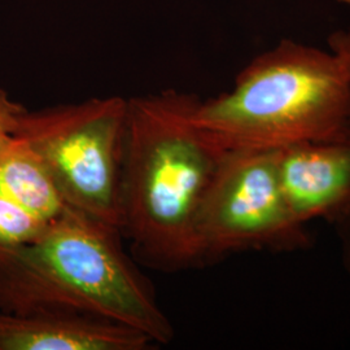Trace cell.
I'll return each mask as SVG.
<instances>
[{"label": "cell", "instance_id": "52a82bcc", "mask_svg": "<svg viewBox=\"0 0 350 350\" xmlns=\"http://www.w3.org/2000/svg\"><path fill=\"white\" fill-rule=\"evenodd\" d=\"M148 336L105 319L0 312V350H146Z\"/></svg>", "mask_w": 350, "mask_h": 350}, {"label": "cell", "instance_id": "8992f818", "mask_svg": "<svg viewBox=\"0 0 350 350\" xmlns=\"http://www.w3.org/2000/svg\"><path fill=\"white\" fill-rule=\"evenodd\" d=\"M275 163L288 206L301 224H335L349 211L350 137L275 150Z\"/></svg>", "mask_w": 350, "mask_h": 350}, {"label": "cell", "instance_id": "3957f363", "mask_svg": "<svg viewBox=\"0 0 350 350\" xmlns=\"http://www.w3.org/2000/svg\"><path fill=\"white\" fill-rule=\"evenodd\" d=\"M195 121L225 150H280L350 137V79L338 57L291 39L254 57Z\"/></svg>", "mask_w": 350, "mask_h": 350}, {"label": "cell", "instance_id": "8fae6325", "mask_svg": "<svg viewBox=\"0 0 350 350\" xmlns=\"http://www.w3.org/2000/svg\"><path fill=\"white\" fill-rule=\"evenodd\" d=\"M327 43L328 51L338 57L350 79V26L329 34Z\"/></svg>", "mask_w": 350, "mask_h": 350}, {"label": "cell", "instance_id": "6da1fadb", "mask_svg": "<svg viewBox=\"0 0 350 350\" xmlns=\"http://www.w3.org/2000/svg\"><path fill=\"white\" fill-rule=\"evenodd\" d=\"M199 100L172 90L127 100L121 235L163 271L200 266L198 217L226 152L195 121Z\"/></svg>", "mask_w": 350, "mask_h": 350}, {"label": "cell", "instance_id": "7c38bea8", "mask_svg": "<svg viewBox=\"0 0 350 350\" xmlns=\"http://www.w3.org/2000/svg\"><path fill=\"white\" fill-rule=\"evenodd\" d=\"M338 228V240H340V257L341 263L347 273L350 275V208L342 217L335 222Z\"/></svg>", "mask_w": 350, "mask_h": 350}, {"label": "cell", "instance_id": "9c48e42d", "mask_svg": "<svg viewBox=\"0 0 350 350\" xmlns=\"http://www.w3.org/2000/svg\"><path fill=\"white\" fill-rule=\"evenodd\" d=\"M51 222L0 195V247H17L37 240Z\"/></svg>", "mask_w": 350, "mask_h": 350}, {"label": "cell", "instance_id": "30bf717a", "mask_svg": "<svg viewBox=\"0 0 350 350\" xmlns=\"http://www.w3.org/2000/svg\"><path fill=\"white\" fill-rule=\"evenodd\" d=\"M25 112L21 104L13 101L8 94L0 88V139L13 135L20 117Z\"/></svg>", "mask_w": 350, "mask_h": 350}, {"label": "cell", "instance_id": "7a4b0ae2", "mask_svg": "<svg viewBox=\"0 0 350 350\" xmlns=\"http://www.w3.org/2000/svg\"><path fill=\"white\" fill-rule=\"evenodd\" d=\"M120 235L69 208L37 240L0 247V312L92 317L169 344L173 325Z\"/></svg>", "mask_w": 350, "mask_h": 350}, {"label": "cell", "instance_id": "277c9868", "mask_svg": "<svg viewBox=\"0 0 350 350\" xmlns=\"http://www.w3.org/2000/svg\"><path fill=\"white\" fill-rule=\"evenodd\" d=\"M127 100L94 98L26 111L13 135L33 148L65 202L121 234Z\"/></svg>", "mask_w": 350, "mask_h": 350}, {"label": "cell", "instance_id": "5b68a950", "mask_svg": "<svg viewBox=\"0 0 350 350\" xmlns=\"http://www.w3.org/2000/svg\"><path fill=\"white\" fill-rule=\"evenodd\" d=\"M200 266L248 250L291 253L313 241L279 183L275 150H226L196 225Z\"/></svg>", "mask_w": 350, "mask_h": 350}, {"label": "cell", "instance_id": "ba28073f", "mask_svg": "<svg viewBox=\"0 0 350 350\" xmlns=\"http://www.w3.org/2000/svg\"><path fill=\"white\" fill-rule=\"evenodd\" d=\"M0 195L52 222L70 206L47 167L25 140L0 139Z\"/></svg>", "mask_w": 350, "mask_h": 350}]
</instances>
